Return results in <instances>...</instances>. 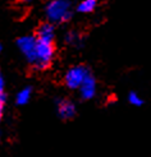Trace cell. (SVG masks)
Masks as SVG:
<instances>
[{
	"label": "cell",
	"mask_w": 151,
	"mask_h": 157,
	"mask_svg": "<svg viewBox=\"0 0 151 157\" xmlns=\"http://www.w3.org/2000/svg\"><path fill=\"white\" fill-rule=\"evenodd\" d=\"M36 45H37V37H30L25 36L18 40V48L23 52V55L27 58L30 63L35 64L37 60V54H36Z\"/></svg>",
	"instance_id": "277c9868"
},
{
	"label": "cell",
	"mask_w": 151,
	"mask_h": 157,
	"mask_svg": "<svg viewBox=\"0 0 151 157\" xmlns=\"http://www.w3.org/2000/svg\"><path fill=\"white\" fill-rule=\"evenodd\" d=\"M30 96H31V88H25L23 91H21L17 96V104L19 105H25L27 104V101L30 100Z\"/></svg>",
	"instance_id": "9c48e42d"
},
{
	"label": "cell",
	"mask_w": 151,
	"mask_h": 157,
	"mask_svg": "<svg viewBox=\"0 0 151 157\" xmlns=\"http://www.w3.org/2000/svg\"><path fill=\"white\" fill-rule=\"evenodd\" d=\"M0 50H2V46H0Z\"/></svg>",
	"instance_id": "5bb4252c"
},
{
	"label": "cell",
	"mask_w": 151,
	"mask_h": 157,
	"mask_svg": "<svg viewBox=\"0 0 151 157\" xmlns=\"http://www.w3.org/2000/svg\"><path fill=\"white\" fill-rule=\"evenodd\" d=\"M90 73L87 72V69L85 67H74L72 69L68 70V73L66 74V84L69 88H79L81 84L83 83L85 78L89 75Z\"/></svg>",
	"instance_id": "3957f363"
},
{
	"label": "cell",
	"mask_w": 151,
	"mask_h": 157,
	"mask_svg": "<svg viewBox=\"0 0 151 157\" xmlns=\"http://www.w3.org/2000/svg\"><path fill=\"white\" fill-rule=\"evenodd\" d=\"M54 44L53 41L47 40H40L37 38V45H36V54H37V60L35 63V68L38 70L46 69L50 65V61L54 55Z\"/></svg>",
	"instance_id": "6da1fadb"
},
{
	"label": "cell",
	"mask_w": 151,
	"mask_h": 157,
	"mask_svg": "<svg viewBox=\"0 0 151 157\" xmlns=\"http://www.w3.org/2000/svg\"><path fill=\"white\" fill-rule=\"evenodd\" d=\"M46 15L51 22H67L72 17L69 3L67 0H54L46 6Z\"/></svg>",
	"instance_id": "7a4b0ae2"
},
{
	"label": "cell",
	"mask_w": 151,
	"mask_h": 157,
	"mask_svg": "<svg viewBox=\"0 0 151 157\" xmlns=\"http://www.w3.org/2000/svg\"><path fill=\"white\" fill-rule=\"evenodd\" d=\"M4 102H5V95L2 92L0 93V119L3 116V107H4Z\"/></svg>",
	"instance_id": "8fae6325"
},
{
	"label": "cell",
	"mask_w": 151,
	"mask_h": 157,
	"mask_svg": "<svg viewBox=\"0 0 151 157\" xmlns=\"http://www.w3.org/2000/svg\"><path fill=\"white\" fill-rule=\"evenodd\" d=\"M128 101L132 104V105H136V106H141L142 104H144V101H142L137 93H134V92H131L129 93V96H128Z\"/></svg>",
	"instance_id": "30bf717a"
},
{
	"label": "cell",
	"mask_w": 151,
	"mask_h": 157,
	"mask_svg": "<svg viewBox=\"0 0 151 157\" xmlns=\"http://www.w3.org/2000/svg\"><path fill=\"white\" fill-rule=\"evenodd\" d=\"M36 36L40 40H47L53 41L54 40V27L51 23H42L36 31Z\"/></svg>",
	"instance_id": "8992f818"
},
{
	"label": "cell",
	"mask_w": 151,
	"mask_h": 157,
	"mask_svg": "<svg viewBox=\"0 0 151 157\" xmlns=\"http://www.w3.org/2000/svg\"><path fill=\"white\" fill-rule=\"evenodd\" d=\"M97 5V0H85L78 5V12L81 13H90Z\"/></svg>",
	"instance_id": "ba28073f"
},
{
	"label": "cell",
	"mask_w": 151,
	"mask_h": 157,
	"mask_svg": "<svg viewBox=\"0 0 151 157\" xmlns=\"http://www.w3.org/2000/svg\"><path fill=\"white\" fill-rule=\"evenodd\" d=\"M59 115L63 119H70L76 114V106L69 101H62L59 104Z\"/></svg>",
	"instance_id": "52a82bcc"
},
{
	"label": "cell",
	"mask_w": 151,
	"mask_h": 157,
	"mask_svg": "<svg viewBox=\"0 0 151 157\" xmlns=\"http://www.w3.org/2000/svg\"><path fill=\"white\" fill-rule=\"evenodd\" d=\"M3 90H4V83H3V79L0 78V93L3 92Z\"/></svg>",
	"instance_id": "7c38bea8"
},
{
	"label": "cell",
	"mask_w": 151,
	"mask_h": 157,
	"mask_svg": "<svg viewBox=\"0 0 151 157\" xmlns=\"http://www.w3.org/2000/svg\"><path fill=\"white\" fill-rule=\"evenodd\" d=\"M81 96L85 98V100H90L95 95V90H96V83H95V79L92 75H87L85 78L83 83L81 84Z\"/></svg>",
	"instance_id": "5b68a950"
},
{
	"label": "cell",
	"mask_w": 151,
	"mask_h": 157,
	"mask_svg": "<svg viewBox=\"0 0 151 157\" xmlns=\"http://www.w3.org/2000/svg\"><path fill=\"white\" fill-rule=\"evenodd\" d=\"M23 2H32V0H23Z\"/></svg>",
	"instance_id": "4fadbf2b"
}]
</instances>
